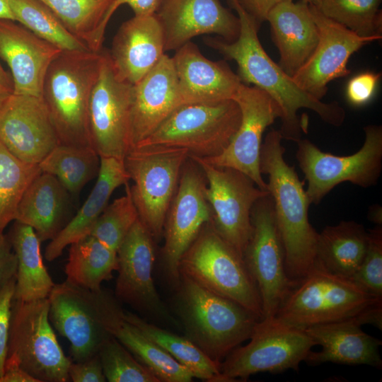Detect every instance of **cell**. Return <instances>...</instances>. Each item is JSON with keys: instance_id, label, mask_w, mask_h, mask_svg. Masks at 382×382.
<instances>
[{"instance_id": "obj_22", "label": "cell", "mask_w": 382, "mask_h": 382, "mask_svg": "<svg viewBox=\"0 0 382 382\" xmlns=\"http://www.w3.org/2000/svg\"><path fill=\"white\" fill-rule=\"evenodd\" d=\"M89 296L98 322L135 358L163 382H190L191 373L122 316L117 299L105 289L93 291Z\"/></svg>"}, {"instance_id": "obj_37", "label": "cell", "mask_w": 382, "mask_h": 382, "mask_svg": "<svg viewBox=\"0 0 382 382\" xmlns=\"http://www.w3.org/2000/svg\"><path fill=\"white\" fill-rule=\"evenodd\" d=\"M8 4L14 21L62 51L90 50L41 1L8 0Z\"/></svg>"}, {"instance_id": "obj_3", "label": "cell", "mask_w": 382, "mask_h": 382, "mask_svg": "<svg viewBox=\"0 0 382 382\" xmlns=\"http://www.w3.org/2000/svg\"><path fill=\"white\" fill-rule=\"evenodd\" d=\"M297 329L335 321L359 319L363 324L382 325V299L374 296L348 279L313 263L294 286L274 317Z\"/></svg>"}, {"instance_id": "obj_12", "label": "cell", "mask_w": 382, "mask_h": 382, "mask_svg": "<svg viewBox=\"0 0 382 382\" xmlns=\"http://www.w3.org/2000/svg\"><path fill=\"white\" fill-rule=\"evenodd\" d=\"M251 224L243 260L257 286L263 320H270L298 282L291 279L286 271L284 250L270 194L255 203Z\"/></svg>"}, {"instance_id": "obj_32", "label": "cell", "mask_w": 382, "mask_h": 382, "mask_svg": "<svg viewBox=\"0 0 382 382\" xmlns=\"http://www.w3.org/2000/svg\"><path fill=\"white\" fill-rule=\"evenodd\" d=\"M17 258L13 300L31 301L46 299L54 283L40 252V241L33 228L15 221L8 235Z\"/></svg>"}, {"instance_id": "obj_47", "label": "cell", "mask_w": 382, "mask_h": 382, "mask_svg": "<svg viewBox=\"0 0 382 382\" xmlns=\"http://www.w3.org/2000/svg\"><path fill=\"white\" fill-rule=\"evenodd\" d=\"M243 10L257 23L267 21L270 11L277 4L293 0H236Z\"/></svg>"}, {"instance_id": "obj_42", "label": "cell", "mask_w": 382, "mask_h": 382, "mask_svg": "<svg viewBox=\"0 0 382 382\" xmlns=\"http://www.w3.org/2000/svg\"><path fill=\"white\" fill-rule=\"evenodd\" d=\"M369 231V245L364 258L349 279L364 291L382 299V227Z\"/></svg>"}, {"instance_id": "obj_28", "label": "cell", "mask_w": 382, "mask_h": 382, "mask_svg": "<svg viewBox=\"0 0 382 382\" xmlns=\"http://www.w3.org/2000/svg\"><path fill=\"white\" fill-rule=\"evenodd\" d=\"M267 21L279 52V66L291 77L306 62L318 42V30L309 4L302 0L282 2L270 11Z\"/></svg>"}, {"instance_id": "obj_16", "label": "cell", "mask_w": 382, "mask_h": 382, "mask_svg": "<svg viewBox=\"0 0 382 382\" xmlns=\"http://www.w3.org/2000/svg\"><path fill=\"white\" fill-rule=\"evenodd\" d=\"M233 100L241 110L240 125L221 154L203 159L216 166L236 169L251 178L259 188L268 191L260 169L262 139L266 128L281 117L280 107L263 90L243 83Z\"/></svg>"}, {"instance_id": "obj_23", "label": "cell", "mask_w": 382, "mask_h": 382, "mask_svg": "<svg viewBox=\"0 0 382 382\" xmlns=\"http://www.w3.org/2000/svg\"><path fill=\"white\" fill-rule=\"evenodd\" d=\"M14 21L0 18V58L10 68L13 93L42 97L47 71L62 50Z\"/></svg>"}, {"instance_id": "obj_48", "label": "cell", "mask_w": 382, "mask_h": 382, "mask_svg": "<svg viewBox=\"0 0 382 382\" xmlns=\"http://www.w3.org/2000/svg\"><path fill=\"white\" fill-rule=\"evenodd\" d=\"M163 0H114L109 8L105 18V25L107 24L116 9L122 4L130 6L135 16L155 14Z\"/></svg>"}, {"instance_id": "obj_40", "label": "cell", "mask_w": 382, "mask_h": 382, "mask_svg": "<svg viewBox=\"0 0 382 382\" xmlns=\"http://www.w3.org/2000/svg\"><path fill=\"white\" fill-rule=\"evenodd\" d=\"M125 195L105 207L89 234L116 252L139 219L128 183L125 185Z\"/></svg>"}, {"instance_id": "obj_18", "label": "cell", "mask_w": 382, "mask_h": 382, "mask_svg": "<svg viewBox=\"0 0 382 382\" xmlns=\"http://www.w3.org/2000/svg\"><path fill=\"white\" fill-rule=\"evenodd\" d=\"M0 142L18 159L33 164L59 144L42 97L13 93L0 104Z\"/></svg>"}, {"instance_id": "obj_43", "label": "cell", "mask_w": 382, "mask_h": 382, "mask_svg": "<svg viewBox=\"0 0 382 382\" xmlns=\"http://www.w3.org/2000/svg\"><path fill=\"white\" fill-rule=\"evenodd\" d=\"M381 74L372 71L361 72L349 79L346 87V98L355 107L367 104L375 95Z\"/></svg>"}, {"instance_id": "obj_7", "label": "cell", "mask_w": 382, "mask_h": 382, "mask_svg": "<svg viewBox=\"0 0 382 382\" xmlns=\"http://www.w3.org/2000/svg\"><path fill=\"white\" fill-rule=\"evenodd\" d=\"M189 157L187 149L175 146H134L124 163L132 180L129 187L139 219L152 238L159 239L176 191L180 172Z\"/></svg>"}, {"instance_id": "obj_29", "label": "cell", "mask_w": 382, "mask_h": 382, "mask_svg": "<svg viewBox=\"0 0 382 382\" xmlns=\"http://www.w3.org/2000/svg\"><path fill=\"white\" fill-rule=\"evenodd\" d=\"M129 180L124 160L100 157L98 178L93 188L76 214L50 241L45 249V259L50 262L54 260L66 246L89 235L114 190L125 185Z\"/></svg>"}, {"instance_id": "obj_44", "label": "cell", "mask_w": 382, "mask_h": 382, "mask_svg": "<svg viewBox=\"0 0 382 382\" xmlns=\"http://www.w3.org/2000/svg\"><path fill=\"white\" fill-rule=\"evenodd\" d=\"M16 278L0 289V378L7 358L11 306L15 292Z\"/></svg>"}, {"instance_id": "obj_52", "label": "cell", "mask_w": 382, "mask_h": 382, "mask_svg": "<svg viewBox=\"0 0 382 382\" xmlns=\"http://www.w3.org/2000/svg\"><path fill=\"white\" fill-rule=\"evenodd\" d=\"M0 18L14 21L8 0H0Z\"/></svg>"}, {"instance_id": "obj_51", "label": "cell", "mask_w": 382, "mask_h": 382, "mask_svg": "<svg viewBox=\"0 0 382 382\" xmlns=\"http://www.w3.org/2000/svg\"><path fill=\"white\" fill-rule=\"evenodd\" d=\"M368 219L371 221L381 225L382 224V208L378 204H374L369 208Z\"/></svg>"}, {"instance_id": "obj_49", "label": "cell", "mask_w": 382, "mask_h": 382, "mask_svg": "<svg viewBox=\"0 0 382 382\" xmlns=\"http://www.w3.org/2000/svg\"><path fill=\"white\" fill-rule=\"evenodd\" d=\"M0 382H38L13 358L7 357Z\"/></svg>"}, {"instance_id": "obj_17", "label": "cell", "mask_w": 382, "mask_h": 382, "mask_svg": "<svg viewBox=\"0 0 382 382\" xmlns=\"http://www.w3.org/2000/svg\"><path fill=\"white\" fill-rule=\"evenodd\" d=\"M309 7L318 27V42L291 79L300 88L321 100L331 81L350 74L347 62L351 55L364 45L381 38L359 36L325 16L316 6L309 4Z\"/></svg>"}, {"instance_id": "obj_38", "label": "cell", "mask_w": 382, "mask_h": 382, "mask_svg": "<svg viewBox=\"0 0 382 382\" xmlns=\"http://www.w3.org/2000/svg\"><path fill=\"white\" fill-rule=\"evenodd\" d=\"M40 173L38 164L21 161L0 142V232L16 220L24 192Z\"/></svg>"}, {"instance_id": "obj_45", "label": "cell", "mask_w": 382, "mask_h": 382, "mask_svg": "<svg viewBox=\"0 0 382 382\" xmlns=\"http://www.w3.org/2000/svg\"><path fill=\"white\" fill-rule=\"evenodd\" d=\"M68 375L74 382L106 381L99 354L82 361H71L68 369Z\"/></svg>"}, {"instance_id": "obj_9", "label": "cell", "mask_w": 382, "mask_h": 382, "mask_svg": "<svg viewBox=\"0 0 382 382\" xmlns=\"http://www.w3.org/2000/svg\"><path fill=\"white\" fill-rule=\"evenodd\" d=\"M365 141L349 156H336L320 150L307 139L297 141L296 158L307 181L311 204H318L335 187L349 182L364 188L376 185L382 170V127L364 128Z\"/></svg>"}, {"instance_id": "obj_53", "label": "cell", "mask_w": 382, "mask_h": 382, "mask_svg": "<svg viewBox=\"0 0 382 382\" xmlns=\"http://www.w3.org/2000/svg\"><path fill=\"white\" fill-rule=\"evenodd\" d=\"M302 1L308 3V4L313 5L315 6H318L320 3V0H302Z\"/></svg>"}, {"instance_id": "obj_13", "label": "cell", "mask_w": 382, "mask_h": 382, "mask_svg": "<svg viewBox=\"0 0 382 382\" xmlns=\"http://www.w3.org/2000/svg\"><path fill=\"white\" fill-rule=\"evenodd\" d=\"M206 178L205 197L212 209V224L217 233L243 258L252 233L251 211L255 203L270 194L244 173L189 156Z\"/></svg>"}, {"instance_id": "obj_5", "label": "cell", "mask_w": 382, "mask_h": 382, "mask_svg": "<svg viewBox=\"0 0 382 382\" xmlns=\"http://www.w3.org/2000/svg\"><path fill=\"white\" fill-rule=\"evenodd\" d=\"M103 57L101 51H62L47 71L42 98L59 144L92 148L88 110Z\"/></svg>"}, {"instance_id": "obj_30", "label": "cell", "mask_w": 382, "mask_h": 382, "mask_svg": "<svg viewBox=\"0 0 382 382\" xmlns=\"http://www.w3.org/2000/svg\"><path fill=\"white\" fill-rule=\"evenodd\" d=\"M69 194L55 176L41 172L24 192L15 221L31 226L40 242L51 241L67 224Z\"/></svg>"}, {"instance_id": "obj_36", "label": "cell", "mask_w": 382, "mask_h": 382, "mask_svg": "<svg viewBox=\"0 0 382 382\" xmlns=\"http://www.w3.org/2000/svg\"><path fill=\"white\" fill-rule=\"evenodd\" d=\"M38 166L41 172L55 176L69 193L76 195L98 173L100 156L91 147L59 144Z\"/></svg>"}, {"instance_id": "obj_2", "label": "cell", "mask_w": 382, "mask_h": 382, "mask_svg": "<svg viewBox=\"0 0 382 382\" xmlns=\"http://www.w3.org/2000/svg\"><path fill=\"white\" fill-rule=\"evenodd\" d=\"M279 130L272 129L262 144L260 169L268 175L277 228L285 255L289 277L301 279L313 265L318 233L308 221L311 204L295 168L284 159L285 148Z\"/></svg>"}, {"instance_id": "obj_21", "label": "cell", "mask_w": 382, "mask_h": 382, "mask_svg": "<svg viewBox=\"0 0 382 382\" xmlns=\"http://www.w3.org/2000/svg\"><path fill=\"white\" fill-rule=\"evenodd\" d=\"M155 15L163 29L165 52L176 50L203 34L233 42L240 32L238 18L219 0H163Z\"/></svg>"}, {"instance_id": "obj_4", "label": "cell", "mask_w": 382, "mask_h": 382, "mask_svg": "<svg viewBox=\"0 0 382 382\" xmlns=\"http://www.w3.org/2000/svg\"><path fill=\"white\" fill-rule=\"evenodd\" d=\"M178 308L186 335L211 359L221 364L250 339L257 323L255 314L180 274Z\"/></svg>"}, {"instance_id": "obj_27", "label": "cell", "mask_w": 382, "mask_h": 382, "mask_svg": "<svg viewBox=\"0 0 382 382\" xmlns=\"http://www.w3.org/2000/svg\"><path fill=\"white\" fill-rule=\"evenodd\" d=\"M362 325L359 319H349L306 328L304 331L322 349L311 350L304 361L311 365L332 362L381 368V341L364 332Z\"/></svg>"}, {"instance_id": "obj_20", "label": "cell", "mask_w": 382, "mask_h": 382, "mask_svg": "<svg viewBox=\"0 0 382 382\" xmlns=\"http://www.w3.org/2000/svg\"><path fill=\"white\" fill-rule=\"evenodd\" d=\"M47 299L50 322L69 341L72 361L98 354L112 336L98 322L88 290L65 281L55 284Z\"/></svg>"}, {"instance_id": "obj_15", "label": "cell", "mask_w": 382, "mask_h": 382, "mask_svg": "<svg viewBox=\"0 0 382 382\" xmlns=\"http://www.w3.org/2000/svg\"><path fill=\"white\" fill-rule=\"evenodd\" d=\"M207 183L199 165L188 157L184 163L163 226L162 260L165 274L175 286L180 283L178 267L204 225L212 220V209L205 197Z\"/></svg>"}, {"instance_id": "obj_10", "label": "cell", "mask_w": 382, "mask_h": 382, "mask_svg": "<svg viewBox=\"0 0 382 382\" xmlns=\"http://www.w3.org/2000/svg\"><path fill=\"white\" fill-rule=\"evenodd\" d=\"M49 301L13 300L7 357L38 382H66L72 361L66 357L49 320Z\"/></svg>"}, {"instance_id": "obj_1", "label": "cell", "mask_w": 382, "mask_h": 382, "mask_svg": "<svg viewBox=\"0 0 382 382\" xmlns=\"http://www.w3.org/2000/svg\"><path fill=\"white\" fill-rule=\"evenodd\" d=\"M229 1L238 13V37L233 42L207 38L205 43L237 63L242 83L263 90L277 103L282 112L279 131L282 138L297 142L302 133L307 132V117L298 115L302 108L313 110L329 125L340 126L345 119L343 108L336 101L324 103L300 88L265 51L257 36L260 26L257 23L236 0Z\"/></svg>"}, {"instance_id": "obj_31", "label": "cell", "mask_w": 382, "mask_h": 382, "mask_svg": "<svg viewBox=\"0 0 382 382\" xmlns=\"http://www.w3.org/2000/svg\"><path fill=\"white\" fill-rule=\"evenodd\" d=\"M368 245L369 231L362 224L342 221L318 233L314 262L328 272L349 280L359 268Z\"/></svg>"}, {"instance_id": "obj_24", "label": "cell", "mask_w": 382, "mask_h": 382, "mask_svg": "<svg viewBox=\"0 0 382 382\" xmlns=\"http://www.w3.org/2000/svg\"><path fill=\"white\" fill-rule=\"evenodd\" d=\"M164 35L155 14L134 16L115 34L108 53L120 81L135 85L165 54Z\"/></svg>"}, {"instance_id": "obj_39", "label": "cell", "mask_w": 382, "mask_h": 382, "mask_svg": "<svg viewBox=\"0 0 382 382\" xmlns=\"http://www.w3.org/2000/svg\"><path fill=\"white\" fill-rule=\"evenodd\" d=\"M381 0H320L316 8L359 36L381 38Z\"/></svg>"}, {"instance_id": "obj_41", "label": "cell", "mask_w": 382, "mask_h": 382, "mask_svg": "<svg viewBox=\"0 0 382 382\" xmlns=\"http://www.w3.org/2000/svg\"><path fill=\"white\" fill-rule=\"evenodd\" d=\"M98 354L109 382H160L149 368L113 337L103 345Z\"/></svg>"}, {"instance_id": "obj_14", "label": "cell", "mask_w": 382, "mask_h": 382, "mask_svg": "<svg viewBox=\"0 0 382 382\" xmlns=\"http://www.w3.org/2000/svg\"><path fill=\"white\" fill-rule=\"evenodd\" d=\"M134 86L116 76L108 52L92 91L88 130L92 148L100 157L124 160L132 149L131 110Z\"/></svg>"}, {"instance_id": "obj_26", "label": "cell", "mask_w": 382, "mask_h": 382, "mask_svg": "<svg viewBox=\"0 0 382 382\" xmlns=\"http://www.w3.org/2000/svg\"><path fill=\"white\" fill-rule=\"evenodd\" d=\"M181 105L173 60L164 54L134 85L131 110L132 148L151 134Z\"/></svg>"}, {"instance_id": "obj_34", "label": "cell", "mask_w": 382, "mask_h": 382, "mask_svg": "<svg viewBox=\"0 0 382 382\" xmlns=\"http://www.w3.org/2000/svg\"><path fill=\"white\" fill-rule=\"evenodd\" d=\"M123 317L169 354L192 375L209 382H220V364L211 359L186 337H181L149 323L137 315L125 311Z\"/></svg>"}, {"instance_id": "obj_11", "label": "cell", "mask_w": 382, "mask_h": 382, "mask_svg": "<svg viewBox=\"0 0 382 382\" xmlns=\"http://www.w3.org/2000/svg\"><path fill=\"white\" fill-rule=\"evenodd\" d=\"M248 345L237 347L220 364V382L246 380L259 372L298 370L316 342L304 330L274 319L262 320Z\"/></svg>"}, {"instance_id": "obj_50", "label": "cell", "mask_w": 382, "mask_h": 382, "mask_svg": "<svg viewBox=\"0 0 382 382\" xmlns=\"http://www.w3.org/2000/svg\"><path fill=\"white\" fill-rule=\"evenodd\" d=\"M13 93V83L10 75L0 62V104Z\"/></svg>"}, {"instance_id": "obj_33", "label": "cell", "mask_w": 382, "mask_h": 382, "mask_svg": "<svg viewBox=\"0 0 382 382\" xmlns=\"http://www.w3.org/2000/svg\"><path fill=\"white\" fill-rule=\"evenodd\" d=\"M69 250L65 274L68 282L93 291L117 270V254L95 237L88 235L72 243Z\"/></svg>"}, {"instance_id": "obj_19", "label": "cell", "mask_w": 382, "mask_h": 382, "mask_svg": "<svg viewBox=\"0 0 382 382\" xmlns=\"http://www.w3.org/2000/svg\"><path fill=\"white\" fill-rule=\"evenodd\" d=\"M153 238L139 219L119 247L115 298L168 321L173 320L154 285Z\"/></svg>"}, {"instance_id": "obj_46", "label": "cell", "mask_w": 382, "mask_h": 382, "mask_svg": "<svg viewBox=\"0 0 382 382\" xmlns=\"http://www.w3.org/2000/svg\"><path fill=\"white\" fill-rule=\"evenodd\" d=\"M17 258L8 235L0 232V289L16 278Z\"/></svg>"}, {"instance_id": "obj_8", "label": "cell", "mask_w": 382, "mask_h": 382, "mask_svg": "<svg viewBox=\"0 0 382 382\" xmlns=\"http://www.w3.org/2000/svg\"><path fill=\"white\" fill-rule=\"evenodd\" d=\"M241 120L240 108L232 99L181 104L151 134L134 146H175L187 149L189 156L214 157L228 146Z\"/></svg>"}, {"instance_id": "obj_25", "label": "cell", "mask_w": 382, "mask_h": 382, "mask_svg": "<svg viewBox=\"0 0 382 382\" xmlns=\"http://www.w3.org/2000/svg\"><path fill=\"white\" fill-rule=\"evenodd\" d=\"M172 60L181 104L233 100L242 83L224 61L209 60L191 41L176 50Z\"/></svg>"}, {"instance_id": "obj_35", "label": "cell", "mask_w": 382, "mask_h": 382, "mask_svg": "<svg viewBox=\"0 0 382 382\" xmlns=\"http://www.w3.org/2000/svg\"><path fill=\"white\" fill-rule=\"evenodd\" d=\"M90 50L100 52L105 18L114 0H40Z\"/></svg>"}, {"instance_id": "obj_6", "label": "cell", "mask_w": 382, "mask_h": 382, "mask_svg": "<svg viewBox=\"0 0 382 382\" xmlns=\"http://www.w3.org/2000/svg\"><path fill=\"white\" fill-rule=\"evenodd\" d=\"M178 270L180 274L263 320L260 295L243 258L217 233L212 221L183 254Z\"/></svg>"}]
</instances>
